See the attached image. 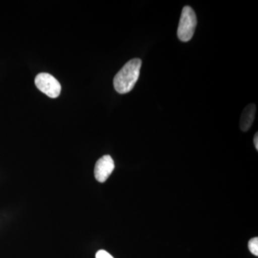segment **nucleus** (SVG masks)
Segmentation results:
<instances>
[{"label":"nucleus","instance_id":"f257e3e1","mask_svg":"<svg viewBox=\"0 0 258 258\" xmlns=\"http://www.w3.org/2000/svg\"><path fill=\"white\" fill-rule=\"evenodd\" d=\"M142 64L140 59H132L118 71L113 79V86L117 92L125 94L133 89L140 76Z\"/></svg>","mask_w":258,"mask_h":258},{"label":"nucleus","instance_id":"f03ea898","mask_svg":"<svg viewBox=\"0 0 258 258\" xmlns=\"http://www.w3.org/2000/svg\"><path fill=\"white\" fill-rule=\"evenodd\" d=\"M198 25L196 13L189 6H185L181 12L177 35L181 41L188 42L192 38Z\"/></svg>","mask_w":258,"mask_h":258},{"label":"nucleus","instance_id":"7ed1b4c3","mask_svg":"<svg viewBox=\"0 0 258 258\" xmlns=\"http://www.w3.org/2000/svg\"><path fill=\"white\" fill-rule=\"evenodd\" d=\"M36 87L50 98H55L60 96V83L52 75L42 73L37 75L35 79Z\"/></svg>","mask_w":258,"mask_h":258},{"label":"nucleus","instance_id":"20e7f679","mask_svg":"<svg viewBox=\"0 0 258 258\" xmlns=\"http://www.w3.org/2000/svg\"><path fill=\"white\" fill-rule=\"evenodd\" d=\"M114 161L111 156L105 155L97 161L95 166L94 174L97 181L103 183L106 181L114 170Z\"/></svg>","mask_w":258,"mask_h":258},{"label":"nucleus","instance_id":"39448f33","mask_svg":"<svg viewBox=\"0 0 258 258\" xmlns=\"http://www.w3.org/2000/svg\"><path fill=\"white\" fill-rule=\"evenodd\" d=\"M256 106L249 104L244 108L240 118V128L242 132H247L253 123L255 115Z\"/></svg>","mask_w":258,"mask_h":258},{"label":"nucleus","instance_id":"423d86ee","mask_svg":"<svg viewBox=\"0 0 258 258\" xmlns=\"http://www.w3.org/2000/svg\"><path fill=\"white\" fill-rule=\"evenodd\" d=\"M248 248L251 253L258 256V238L257 237H254L249 241Z\"/></svg>","mask_w":258,"mask_h":258},{"label":"nucleus","instance_id":"0eeeda50","mask_svg":"<svg viewBox=\"0 0 258 258\" xmlns=\"http://www.w3.org/2000/svg\"><path fill=\"white\" fill-rule=\"evenodd\" d=\"M96 258H114L111 254L108 253V252H106V250H103V249H101V250H98L96 254Z\"/></svg>","mask_w":258,"mask_h":258},{"label":"nucleus","instance_id":"6e6552de","mask_svg":"<svg viewBox=\"0 0 258 258\" xmlns=\"http://www.w3.org/2000/svg\"><path fill=\"white\" fill-rule=\"evenodd\" d=\"M254 147H255V148H256V149H257V150H258V134H257V133L255 134V135H254Z\"/></svg>","mask_w":258,"mask_h":258}]
</instances>
